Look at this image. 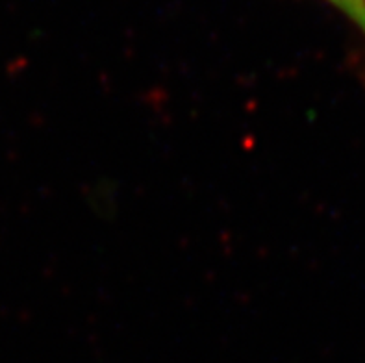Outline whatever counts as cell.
I'll return each instance as SVG.
<instances>
[{
    "instance_id": "obj_1",
    "label": "cell",
    "mask_w": 365,
    "mask_h": 363,
    "mask_svg": "<svg viewBox=\"0 0 365 363\" xmlns=\"http://www.w3.org/2000/svg\"><path fill=\"white\" fill-rule=\"evenodd\" d=\"M329 2L341 9L365 36V0H329Z\"/></svg>"
}]
</instances>
